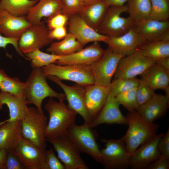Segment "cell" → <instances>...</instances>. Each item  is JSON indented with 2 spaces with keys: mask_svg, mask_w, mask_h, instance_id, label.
I'll list each match as a JSON object with an SVG mask.
<instances>
[{
  "mask_svg": "<svg viewBox=\"0 0 169 169\" xmlns=\"http://www.w3.org/2000/svg\"><path fill=\"white\" fill-rule=\"evenodd\" d=\"M64 101H56L53 97H49L45 105L49 116L45 134L46 140L65 135L67 130L75 124L77 114Z\"/></svg>",
  "mask_w": 169,
  "mask_h": 169,
  "instance_id": "cell-1",
  "label": "cell"
},
{
  "mask_svg": "<svg viewBox=\"0 0 169 169\" xmlns=\"http://www.w3.org/2000/svg\"><path fill=\"white\" fill-rule=\"evenodd\" d=\"M125 117L128 128L122 138L131 156L140 145L156 134L160 125L148 121L136 111L129 112Z\"/></svg>",
  "mask_w": 169,
  "mask_h": 169,
  "instance_id": "cell-2",
  "label": "cell"
},
{
  "mask_svg": "<svg viewBox=\"0 0 169 169\" xmlns=\"http://www.w3.org/2000/svg\"><path fill=\"white\" fill-rule=\"evenodd\" d=\"M46 78L41 68H33L25 82L24 89L27 104H33L41 110H43L42 103L46 98L54 97L59 100L66 99L64 94L57 92L49 86Z\"/></svg>",
  "mask_w": 169,
  "mask_h": 169,
  "instance_id": "cell-3",
  "label": "cell"
},
{
  "mask_svg": "<svg viewBox=\"0 0 169 169\" xmlns=\"http://www.w3.org/2000/svg\"><path fill=\"white\" fill-rule=\"evenodd\" d=\"M47 124V117L43 110L28 107L26 115L20 120L22 136L39 147L46 149L45 134Z\"/></svg>",
  "mask_w": 169,
  "mask_h": 169,
  "instance_id": "cell-4",
  "label": "cell"
},
{
  "mask_svg": "<svg viewBox=\"0 0 169 169\" xmlns=\"http://www.w3.org/2000/svg\"><path fill=\"white\" fill-rule=\"evenodd\" d=\"M127 12L125 4L121 6H109L105 12L96 30L109 37H117L133 28L136 22L129 16L124 17L121 14Z\"/></svg>",
  "mask_w": 169,
  "mask_h": 169,
  "instance_id": "cell-5",
  "label": "cell"
},
{
  "mask_svg": "<svg viewBox=\"0 0 169 169\" xmlns=\"http://www.w3.org/2000/svg\"><path fill=\"white\" fill-rule=\"evenodd\" d=\"M46 75L54 76L61 80L71 81L83 86L95 84L94 75L90 65L51 64L41 68Z\"/></svg>",
  "mask_w": 169,
  "mask_h": 169,
  "instance_id": "cell-6",
  "label": "cell"
},
{
  "mask_svg": "<svg viewBox=\"0 0 169 169\" xmlns=\"http://www.w3.org/2000/svg\"><path fill=\"white\" fill-rule=\"evenodd\" d=\"M89 124H75L67 131L65 135L81 152L87 154L95 160L101 163L102 156L96 137Z\"/></svg>",
  "mask_w": 169,
  "mask_h": 169,
  "instance_id": "cell-7",
  "label": "cell"
},
{
  "mask_svg": "<svg viewBox=\"0 0 169 169\" xmlns=\"http://www.w3.org/2000/svg\"><path fill=\"white\" fill-rule=\"evenodd\" d=\"M105 147L100 150L101 164L107 169H124L129 167L130 156L128 154L124 140L101 139Z\"/></svg>",
  "mask_w": 169,
  "mask_h": 169,
  "instance_id": "cell-8",
  "label": "cell"
},
{
  "mask_svg": "<svg viewBox=\"0 0 169 169\" xmlns=\"http://www.w3.org/2000/svg\"><path fill=\"white\" fill-rule=\"evenodd\" d=\"M46 141L53 145L65 169H89L81 157V152L66 135Z\"/></svg>",
  "mask_w": 169,
  "mask_h": 169,
  "instance_id": "cell-9",
  "label": "cell"
},
{
  "mask_svg": "<svg viewBox=\"0 0 169 169\" xmlns=\"http://www.w3.org/2000/svg\"><path fill=\"white\" fill-rule=\"evenodd\" d=\"M124 56L108 47L101 58L90 65L94 75L95 84L108 87L120 61Z\"/></svg>",
  "mask_w": 169,
  "mask_h": 169,
  "instance_id": "cell-10",
  "label": "cell"
},
{
  "mask_svg": "<svg viewBox=\"0 0 169 169\" xmlns=\"http://www.w3.org/2000/svg\"><path fill=\"white\" fill-rule=\"evenodd\" d=\"M49 31L43 22L38 24H31L18 39L19 49L26 54L51 44L53 40L49 36Z\"/></svg>",
  "mask_w": 169,
  "mask_h": 169,
  "instance_id": "cell-11",
  "label": "cell"
},
{
  "mask_svg": "<svg viewBox=\"0 0 169 169\" xmlns=\"http://www.w3.org/2000/svg\"><path fill=\"white\" fill-rule=\"evenodd\" d=\"M155 63L154 61L143 55L137 49L121 59L114 75V78L136 77Z\"/></svg>",
  "mask_w": 169,
  "mask_h": 169,
  "instance_id": "cell-12",
  "label": "cell"
},
{
  "mask_svg": "<svg viewBox=\"0 0 169 169\" xmlns=\"http://www.w3.org/2000/svg\"><path fill=\"white\" fill-rule=\"evenodd\" d=\"M46 77L59 86L64 91L68 102V107L80 115L83 118L84 123L90 125L92 120L84 102V86L77 84L69 86L63 83L61 80L54 76L47 75Z\"/></svg>",
  "mask_w": 169,
  "mask_h": 169,
  "instance_id": "cell-13",
  "label": "cell"
},
{
  "mask_svg": "<svg viewBox=\"0 0 169 169\" xmlns=\"http://www.w3.org/2000/svg\"><path fill=\"white\" fill-rule=\"evenodd\" d=\"M164 133L156 134L142 145L130 156L129 167L132 169H146L161 156L159 142Z\"/></svg>",
  "mask_w": 169,
  "mask_h": 169,
  "instance_id": "cell-14",
  "label": "cell"
},
{
  "mask_svg": "<svg viewBox=\"0 0 169 169\" xmlns=\"http://www.w3.org/2000/svg\"><path fill=\"white\" fill-rule=\"evenodd\" d=\"M47 150L20 137L13 152L19 158L26 169H41Z\"/></svg>",
  "mask_w": 169,
  "mask_h": 169,
  "instance_id": "cell-15",
  "label": "cell"
},
{
  "mask_svg": "<svg viewBox=\"0 0 169 169\" xmlns=\"http://www.w3.org/2000/svg\"><path fill=\"white\" fill-rule=\"evenodd\" d=\"M69 32L84 45L95 42H105L108 36L99 33L90 26L78 14L69 18Z\"/></svg>",
  "mask_w": 169,
  "mask_h": 169,
  "instance_id": "cell-16",
  "label": "cell"
},
{
  "mask_svg": "<svg viewBox=\"0 0 169 169\" xmlns=\"http://www.w3.org/2000/svg\"><path fill=\"white\" fill-rule=\"evenodd\" d=\"M135 27L146 43L169 39V21L149 18L136 22Z\"/></svg>",
  "mask_w": 169,
  "mask_h": 169,
  "instance_id": "cell-17",
  "label": "cell"
},
{
  "mask_svg": "<svg viewBox=\"0 0 169 169\" xmlns=\"http://www.w3.org/2000/svg\"><path fill=\"white\" fill-rule=\"evenodd\" d=\"M120 105L115 97L109 93L102 108L89 125L90 127L93 128L103 124L127 125L126 119L121 112Z\"/></svg>",
  "mask_w": 169,
  "mask_h": 169,
  "instance_id": "cell-18",
  "label": "cell"
},
{
  "mask_svg": "<svg viewBox=\"0 0 169 169\" xmlns=\"http://www.w3.org/2000/svg\"><path fill=\"white\" fill-rule=\"evenodd\" d=\"M105 51L98 42L73 54L61 56L55 64L59 65L72 64L90 65L100 59Z\"/></svg>",
  "mask_w": 169,
  "mask_h": 169,
  "instance_id": "cell-19",
  "label": "cell"
},
{
  "mask_svg": "<svg viewBox=\"0 0 169 169\" xmlns=\"http://www.w3.org/2000/svg\"><path fill=\"white\" fill-rule=\"evenodd\" d=\"M105 43L115 52L125 56L134 52L146 42L134 27L120 36L108 37Z\"/></svg>",
  "mask_w": 169,
  "mask_h": 169,
  "instance_id": "cell-20",
  "label": "cell"
},
{
  "mask_svg": "<svg viewBox=\"0 0 169 169\" xmlns=\"http://www.w3.org/2000/svg\"><path fill=\"white\" fill-rule=\"evenodd\" d=\"M31 25L26 16L14 15L0 8V33L4 36L18 39Z\"/></svg>",
  "mask_w": 169,
  "mask_h": 169,
  "instance_id": "cell-21",
  "label": "cell"
},
{
  "mask_svg": "<svg viewBox=\"0 0 169 169\" xmlns=\"http://www.w3.org/2000/svg\"><path fill=\"white\" fill-rule=\"evenodd\" d=\"M84 87V102L92 121L105 103L109 94L108 87L95 84Z\"/></svg>",
  "mask_w": 169,
  "mask_h": 169,
  "instance_id": "cell-22",
  "label": "cell"
},
{
  "mask_svg": "<svg viewBox=\"0 0 169 169\" xmlns=\"http://www.w3.org/2000/svg\"><path fill=\"white\" fill-rule=\"evenodd\" d=\"M169 103V97L155 93L150 100L139 107L137 111L148 121L154 122L165 115Z\"/></svg>",
  "mask_w": 169,
  "mask_h": 169,
  "instance_id": "cell-23",
  "label": "cell"
},
{
  "mask_svg": "<svg viewBox=\"0 0 169 169\" xmlns=\"http://www.w3.org/2000/svg\"><path fill=\"white\" fill-rule=\"evenodd\" d=\"M140 75L141 80L151 90H163L169 97V70L155 63Z\"/></svg>",
  "mask_w": 169,
  "mask_h": 169,
  "instance_id": "cell-24",
  "label": "cell"
},
{
  "mask_svg": "<svg viewBox=\"0 0 169 169\" xmlns=\"http://www.w3.org/2000/svg\"><path fill=\"white\" fill-rule=\"evenodd\" d=\"M62 8L61 0H39L30 9L26 18L32 25L39 24L43 18H48L60 13Z\"/></svg>",
  "mask_w": 169,
  "mask_h": 169,
  "instance_id": "cell-25",
  "label": "cell"
},
{
  "mask_svg": "<svg viewBox=\"0 0 169 169\" xmlns=\"http://www.w3.org/2000/svg\"><path fill=\"white\" fill-rule=\"evenodd\" d=\"M0 104L2 107L6 105L9 110V118L4 122L21 120L28 108L24 96L16 95L2 91L0 92Z\"/></svg>",
  "mask_w": 169,
  "mask_h": 169,
  "instance_id": "cell-26",
  "label": "cell"
},
{
  "mask_svg": "<svg viewBox=\"0 0 169 169\" xmlns=\"http://www.w3.org/2000/svg\"><path fill=\"white\" fill-rule=\"evenodd\" d=\"M21 136L20 120L0 123V150L13 151Z\"/></svg>",
  "mask_w": 169,
  "mask_h": 169,
  "instance_id": "cell-27",
  "label": "cell"
},
{
  "mask_svg": "<svg viewBox=\"0 0 169 169\" xmlns=\"http://www.w3.org/2000/svg\"><path fill=\"white\" fill-rule=\"evenodd\" d=\"M109 7L102 0H98L90 5L85 6L78 14L96 30Z\"/></svg>",
  "mask_w": 169,
  "mask_h": 169,
  "instance_id": "cell-28",
  "label": "cell"
},
{
  "mask_svg": "<svg viewBox=\"0 0 169 169\" xmlns=\"http://www.w3.org/2000/svg\"><path fill=\"white\" fill-rule=\"evenodd\" d=\"M84 46L68 32L61 41L52 43L47 51L55 55L64 56L76 52L82 49Z\"/></svg>",
  "mask_w": 169,
  "mask_h": 169,
  "instance_id": "cell-29",
  "label": "cell"
},
{
  "mask_svg": "<svg viewBox=\"0 0 169 169\" xmlns=\"http://www.w3.org/2000/svg\"><path fill=\"white\" fill-rule=\"evenodd\" d=\"M137 49L143 55L156 62L169 57V39L146 42Z\"/></svg>",
  "mask_w": 169,
  "mask_h": 169,
  "instance_id": "cell-30",
  "label": "cell"
},
{
  "mask_svg": "<svg viewBox=\"0 0 169 169\" xmlns=\"http://www.w3.org/2000/svg\"><path fill=\"white\" fill-rule=\"evenodd\" d=\"M126 3L129 16L136 22L150 18L151 0H127Z\"/></svg>",
  "mask_w": 169,
  "mask_h": 169,
  "instance_id": "cell-31",
  "label": "cell"
},
{
  "mask_svg": "<svg viewBox=\"0 0 169 169\" xmlns=\"http://www.w3.org/2000/svg\"><path fill=\"white\" fill-rule=\"evenodd\" d=\"M39 0H0V8L13 15L26 16Z\"/></svg>",
  "mask_w": 169,
  "mask_h": 169,
  "instance_id": "cell-32",
  "label": "cell"
},
{
  "mask_svg": "<svg viewBox=\"0 0 169 169\" xmlns=\"http://www.w3.org/2000/svg\"><path fill=\"white\" fill-rule=\"evenodd\" d=\"M25 54L28 59L31 61V65L33 69L42 68L50 64L56 63L61 56L43 52L40 49Z\"/></svg>",
  "mask_w": 169,
  "mask_h": 169,
  "instance_id": "cell-33",
  "label": "cell"
},
{
  "mask_svg": "<svg viewBox=\"0 0 169 169\" xmlns=\"http://www.w3.org/2000/svg\"><path fill=\"white\" fill-rule=\"evenodd\" d=\"M139 79L133 78H120L115 79L108 87L109 93L115 97L132 89L136 88Z\"/></svg>",
  "mask_w": 169,
  "mask_h": 169,
  "instance_id": "cell-34",
  "label": "cell"
},
{
  "mask_svg": "<svg viewBox=\"0 0 169 169\" xmlns=\"http://www.w3.org/2000/svg\"><path fill=\"white\" fill-rule=\"evenodd\" d=\"M151 11L149 18L169 21V0H151Z\"/></svg>",
  "mask_w": 169,
  "mask_h": 169,
  "instance_id": "cell-35",
  "label": "cell"
},
{
  "mask_svg": "<svg viewBox=\"0 0 169 169\" xmlns=\"http://www.w3.org/2000/svg\"><path fill=\"white\" fill-rule=\"evenodd\" d=\"M25 82L21 81L17 77L8 76L0 84L1 91L19 96H24Z\"/></svg>",
  "mask_w": 169,
  "mask_h": 169,
  "instance_id": "cell-36",
  "label": "cell"
},
{
  "mask_svg": "<svg viewBox=\"0 0 169 169\" xmlns=\"http://www.w3.org/2000/svg\"><path fill=\"white\" fill-rule=\"evenodd\" d=\"M136 88L131 89L115 96L120 105H122L129 112L137 111L139 108L136 97Z\"/></svg>",
  "mask_w": 169,
  "mask_h": 169,
  "instance_id": "cell-37",
  "label": "cell"
},
{
  "mask_svg": "<svg viewBox=\"0 0 169 169\" xmlns=\"http://www.w3.org/2000/svg\"><path fill=\"white\" fill-rule=\"evenodd\" d=\"M41 169H65L55 155L53 148L46 151Z\"/></svg>",
  "mask_w": 169,
  "mask_h": 169,
  "instance_id": "cell-38",
  "label": "cell"
},
{
  "mask_svg": "<svg viewBox=\"0 0 169 169\" xmlns=\"http://www.w3.org/2000/svg\"><path fill=\"white\" fill-rule=\"evenodd\" d=\"M62 12L68 17L79 13L85 6L82 0H61Z\"/></svg>",
  "mask_w": 169,
  "mask_h": 169,
  "instance_id": "cell-39",
  "label": "cell"
},
{
  "mask_svg": "<svg viewBox=\"0 0 169 169\" xmlns=\"http://www.w3.org/2000/svg\"><path fill=\"white\" fill-rule=\"evenodd\" d=\"M154 94V91L139 79V84L136 88V97L139 107L150 100Z\"/></svg>",
  "mask_w": 169,
  "mask_h": 169,
  "instance_id": "cell-40",
  "label": "cell"
},
{
  "mask_svg": "<svg viewBox=\"0 0 169 169\" xmlns=\"http://www.w3.org/2000/svg\"><path fill=\"white\" fill-rule=\"evenodd\" d=\"M24 169V165L13 151H7L2 169Z\"/></svg>",
  "mask_w": 169,
  "mask_h": 169,
  "instance_id": "cell-41",
  "label": "cell"
},
{
  "mask_svg": "<svg viewBox=\"0 0 169 169\" xmlns=\"http://www.w3.org/2000/svg\"><path fill=\"white\" fill-rule=\"evenodd\" d=\"M69 17L62 12L48 18L47 20V28L49 30L65 26L68 23Z\"/></svg>",
  "mask_w": 169,
  "mask_h": 169,
  "instance_id": "cell-42",
  "label": "cell"
},
{
  "mask_svg": "<svg viewBox=\"0 0 169 169\" xmlns=\"http://www.w3.org/2000/svg\"><path fill=\"white\" fill-rule=\"evenodd\" d=\"M158 148L161 156L169 157V128L164 134L158 144Z\"/></svg>",
  "mask_w": 169,
  "mask_h": 169,
  "instance_id": "cell-43",
  "label": "cell"
},
{
  "mask_svg": "<svg viewBox=\"0 0 169 169\" xmlns=\"http://www.w3.org/2000/svg\"><path fill=\"white\" fill-rule=\"evenodd\" d=\"M18 39L14 38H9L3 36L0 33V47L5 49L7 45L8 44H12L14 47L18 54L26 59L28 58L24 56L19 49L18 45Z\"/></svg>",
  "mask_w": 169,
  "mask_h": 169,
  "instance_id": "cell-44",
  "label": "cell"
},
{
  "mask_svg": "<svg viewBox=\"0 0 169 169\" xmlns=\"http://www.w3.org/2000/svg\"><path fill=\"white\" fill-rule=\"evenodd\" d=\"M169 157L161 156L151 163L146 169H169Z\"/></svg>",
  "mask_w": 169,
  "mask_h": 169,
  "instance_id": "cell-45",
  "label": "cell"
},
{
  "mask_svg": "<svg viewBox=\"0 0 169 169\" xmlns=\"http://www.w3.org/2000/svg\"><path fill=\"white\" fill-rule=\"evenodd\" d=\"M67 32L65 26L56 28L49 30V35L52 40H61L66 35Z\"/></svg>",
  "mask_w": 169,
  "mask_h": 169,
  "instance_id": "cell-46",
  "label": "cell"
},
{
  "mask_svg": "<svg viewBox=\"0 0 169 169\" xmlns=\"http://www.w3.org/2000/svg\"><path fill=\"white\" fill-rule=\"evenodd\" d=\"M108 6H121L125 4L127 0H102Z\"/></svg>",
  "mask_w": 169,
  "mask_h": 169,
  "instance_id": "cell-47",
  "label": "cell"
},
{
  "mask_svg": "<svg viewBox=\"0 0 169 169\" xmlns=\"http://www.w3.org/2000/svg\"><path fill=\"white\" fill-rule=\"evenodd\" d=\"M155 63L164 69L169 70V57L156 61Z\"/></svg>",
  "mask_w": 169,
  "mask_h": 169,
  "instance_id": "cell-48",
  "label": "cell"
},
{
  "mask_svg": "<svg viewBox=\"0 0 169 169\" xmlns=\"http://www.w3.org/2000/svg\"><path fill=\"white\" fill-rule=\"evenodd\" d=\"M7 152L5 149L0 150V169H2Z\"/></svg>",
  "mask_w": 169,
  "mask_h": 169,
  "instance_id": "cell-49",
  "label": "cell"
},
{
  "mask_svg": "<svg viewBox=\"0 0 169 169\" xmlns=\"http://www.w3.org/2000/svg\"><path fill=\"white\" fill-rule=\"evenodd\" d=\"M8 76L3 70L0 69V84Z\"/></svg>",
  "mask_w": 169,
  "mask_h": 169,
  "instance_id": "cell-50",
  "label": "cell"
},
{
  "mask_svg": "<svg viewBox=\"0 0 169 169\" xmlns=\"http://www.w3.org/2000/svg\"><path fill=\"white\" fill-rule=\"evenodd\" d=\"M98 0H82L85 6L90 5Z\"/></svg>",
  "mask_w": 169,
  "mask_h": 169,
  "instance_id": "cell-51",
  "label": "cell"
},
{
  "mask_svg": "<svg viewBox=\"0 0 169 169\" xmlns=\"http://www.w3.org/2000/svg\"><path fill=\"white\" fill-rule=\"evenodd\" d=\"M2 107L1 105L0 104V110H1L2 109Z\"/></svg>",
  "mask_w": 169,
  "mask_h": 169,
  "instance_id": "cell-52",
  "label": "cell"
}]
</instances>
